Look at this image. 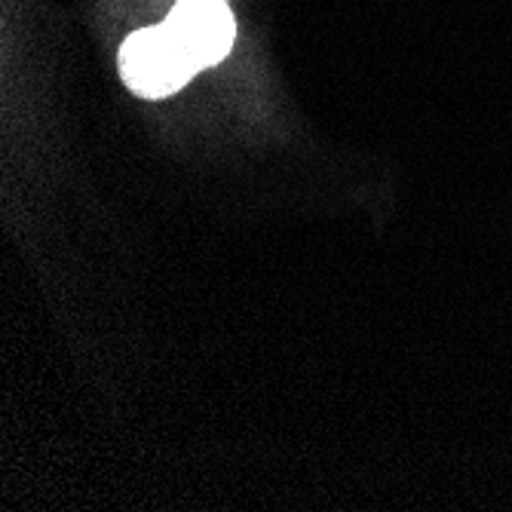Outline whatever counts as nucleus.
<instances>
[{"mask_svg":"<svg viewBox=\"0 0 512 512\" xmlns=\"http://www.w3.org/2000/svg\"><path fill=\"white\" fill-rule=\"evenodd\" d=\"M200 68L184 53L169 25L142 28L120 46L123 83L142 99H166L188 83Z\"/></svg>","mask_w":512,"mask_h":512,"instance_id":"1","label":"nucleus"},{"mask_svg":"<svg viewBox=\"0 0 512 512\" xmlns=\"http://www.w3.org/2000/svg\"><path fill=\"white\" fill-rule=\"evenodd\" d=\"M166 25L200 71L218 65L237 37L234 13L224 0H178Z\"/></svg>","mask_w":512,"mask_h":512,"instance_id":"2","label":"nucleus"}]
</instances>
